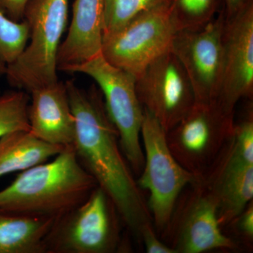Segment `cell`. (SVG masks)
Masks as SVG:
<instances>
[{"label": "cell", "instance_id": "1", "mask_svg": "<svg viewBox=\"0 0 253 253\" xmlns=\"http://www.w3.org/2000/svg\"><path fill=\"white\" fill-rule=\"evenodd\" d=\"M65 84L76 121L73 146L78 161L112 200L123 224L140 240L141 232L154 226L152 218L123 154L102 93L95 85L84 90L72 80Z\"/></svg>", "mask_w": 253, "mask_h": 253}, {"label": "cell", "instance_id": "2", "mask_svg": "<svg viewBox=\"0 0 253 253\" xmlns=\"http://www.w3.org/2000/svg\"><path fill=\"white\" fill-rule=\"evenodd\" d=\"M96 186L71 145L52 161L22 171L0 191V211L56 219L83 204Z\"/></svg>", "mask_w": 253, "mask_h": 253}, {"label": "cell", "instance_id": "3", "mask_svg": "<svg viewBox=\"0 0 253 253\" xmlns=\"http://www.w3.org/2000/svg\"><path fill=\"white\" fill-rule=\"evenodd\" d=\"M123 220L99 186L77 207L54 219L44 239V253H115L126 251Z\"/></svg>", "mask_w": 253, "mask_h": 253}, {"label": "cell", "instance_id": "4", "mask_svg": "<svg viewBox=\"0 0 253 253\" xmlns=\"http://www.w3.org/2000/svg\"><path fill=\"white\" fill-rule=\"evenodd\" d=\"M68 0H29L23 20L30 44L6 66L8 83L28 92L59 81L57 54L68 20Z\"/></svg>", "mask_w": 253, "mask_h": 253}, {"label": "cell", "instance_id": "5", "mask_svg": "<svg viewBox=\"0 0 253 253\" xmlns=\"http://www.w3.org/2000/svg\"><path fill=\"white\" fill-rule=\"evenodd\" d=\"M141 137L144 163L136 183L141 190L149 193L147 206L153 224L158 232L165 234L183 191L201 177L186 170L177 162L168 146L166 131L144 109Z\"/></svg>", "mask_w": 253, "mask_h": 253}, {"label": "cell", "instance_id": "6", "mask_svg": "<svg viewBox=\"0 0 253 253\" xmlns=\"http://www.w3.org/2000/svg\"><path fill=\"white\" fill-rule=\"evenodd\" d=\"M234 112L219 101L196 103L166 132L169 149L184 169L204 177L217 161L234 130Z\"/></svg>", "mask_w": 253, "mask_h": 253}, {"label": "cell", "instance_id": "7", "mask_svg": "<svg viewBox=\"0 0 253 253\" xmlns=\"http://www.w3.org/2000/svg\"><path fill=\"white\" fill-rule=\"evenodd\" d=\"M68 73H83L96 82L110 119L119 133L123 154L132 172L140 174L144 163L140 141L144 109L136 94V78L108 62L101 54L70 68Z\"/></svg>", "mask_w": 253, "mask_h": 253}, {"label": "cell", "instance_id": "8", "mask_svg": "<svg viewBox=\"0 0 253 253\" xmlns=\"http://www.w3.org/2000/svg\"><path fill=\"white\" fill-rule=\"evenodd\" d=\"M172 11L171 1L104 35L101 54L108 62L136 79L150 63L170 49L177 33Z\"/></svg>", "mask_w": 253, "mask_h": 253}, {"label": "cell", "instance_id": "9", "mask_svg": "<svg viewBox=\"0 0 253 253\" xmlns=\"http://www.w3.org/2000/svg\"><path fill=\"white\" fill-rule=\"evenodd\" d=\"M225 12L219 13L205 27L176 33L170 50L189 78L195 102L217 101L220 91L224 58Z\"/></svg>", "mask_w": 253, "mask_h": 253}, {"label": "cell", "instance_id": "10", "mask_svg": "<svg viewBox=\"0 0 253 253\" xmlns=\"http://www.w3.org/2000/svg\"><path fill=\"white\" fill-rule=\"evenodd\" d=\"M190 191L173 212L164 234L171 238L176 253H201L213 250L237 249L234 240L223 234L217 204L202 179L189 186Z\"/></svg>", "mask_w": 253, "mask_h": 253}, {"label": "cell", "instance_id": "11", "mask_svg": "<svg viewBox=\"0 0 253 253\" xmlns=\"http://www.w3.org/2000/svg\"><path fill=\"white\" fill-rule=\"evenodd\" d=\"M143 109L167 132L195 104L192 86L182 65L170 49L150 63L136 79Z\"/></svg>", "mask_w": 253, "mask_h": 253}, {"label": "cell", "instance_id": "12", "mask_svg": "<svg viewBox=\"0 0 253 253\" xmlns=\"http://www.w3.org/2000/svg\"><path fill=\"white\" fill-rule=\"evenodd\" d=\"M224 58L220 91L217 101L235 112L243 98L253 93V2L230 17L224 24Z\"/></svg>", "mask_w": 253, "mask_h": 253}, {"label": "cell", "instance_id": "13", "mask_svg": "<svg viewBox=\"0 0 253 253\" xmlns=\"http://www.w3.org/2000/svg\"><path fill=\"white\" fill-rule=\"evenodd\" d=\"M31 94L28 118L32 134L48 144L63 147L73 145L76 121L66 84L57 81Z\"/></svg>", "mask_w": 253, "mask_h": 253}, {"label": "cell", "instance_id": "14", "mask_svg": "<svg viewBox=\"0 0 253 253\" xmlns=\"http://www.w3.org/2000/svg\"><path fill=\"white\" fill-rule=\"evenodd\" d=\"M104 0H76L69 31L57 54V68H70L101 54L104 34Z\"/></svg>", "mask_w": 253, "mask_h": 253}, {"label": "cell", "instance_id": "15", "mask_svg": "<svg viewBox=\"0 0 253 253\" xmlns=\"http://www.w3.org/2000/svg\"><path fill=\"white\" fill-rule=\"evenodd\" d=\"M202 179L217 202L221 228L229 225L253 201V166L215 169Z\"/></svg>", "mask_w": 253, "mask_h": 253}, {"label": "cell", "instance_id": "16", "mask_svg": "<svg viewBox=\"0 0 253 253\" xmlns=\"http://www.w3.org/2000/svg\"><path fill=\"white\" fill-rule=\"evenodd\" d=\"M64 148L48 144L30 130L8 133L0 138V177L45 163Z\"/></svg>", "mask_w": 253, "mask_h": 253}, {"label": "cell", "instance_id": "17", "mask_svg": "<svg viewBox=\"0 0 253 253\" xmlns=\"http://www.w3.org/2000/svg\"><path fill=\"white\" fill-rule=\"evenodd\" d=\"M54 221L0 211V253H44V239Z\"/></svg>", "mask_w": 253, "mask_h": 253}, {"label": "cell", "instance_id": "18", "mask_svg": "<svg viewBox=\"0 0 253 253\" xmlns=\"http://www.w3.org/2000/svg\"><path fill=\"white\" fill-rule=\"evenodd\" d=\"M253 166V113L234 124V130L212 169H237Z\"/></svg>", "mask_w": 253, "mask_h": 253}, {"label": "cell", "instance_id": "19", "mask_svg": "<svg viewBox=\"0 0 253 253\" xmlns=\"http://www.w3.org/2000/svg\"><path fill=\"white\" fill-rule=\"evenodd\" d=\"M217 0H172V15L176 31H196L215 17Z\"/></svg>", "mask_w": 253, "mask_h": 253}, {"label": "cell", "instance_id": "20", "mask_svg": "<svg viewBox=\"0 0 253 253\" xmlns=\"http://www.w3.org/2000/svg\"><path fill=\"white\" fill-rule=\"evenodd\" d=\"M172 0H104V34L118 31L136 16Z\"/></svg>", "mask_w": 253, "mask_h": 253}, {"label": "cell", "instance_id": "21", "mask_svg": "<svg viewBox=\"0 0 253 253\" xmlns=\"http://www.w3.org/2000/svg\"><path fill=\"white\" fill-rule=\"evenodd\" d=\"M30 96L23 91H11L0 96V138L17 130H30L28 108Z\"/></svg>", "mask_w": 253, "mask_h": 253}, {"label": "cell", "instance_id": "22", "mask_svg": "<svg viewBox=\"0 0 253 253\" xmlns=\"http://www.w3.org/2000/svg\"><path fill=\"white\" fill-rule=\"evenodd\" d=\"M29 40L26 21L15 22L0 11V62L6 66L17 60Z\"/></svg>", "mask_w": 253, "mask_h": 253}, {"label": "cell", "instance_id": "23", "mask_svg": "<svg viewBox=\"0 0 253 253\" xmlns=\"http://www.w3.org/2000/svg\"><path fill=\"white\" fill-rule=\"evenodd\" d=\"M234 226L236 234L248 243L253 239V204L251 201L243 212L240 213L229 225Z\"/></svg>", "mask_w": 253, "mask_h": 253}, {"label": "cell", "instance_id": "24", "mask_svg": "<svg viewBox=\"0 0 253 253\" xmlns=\"http://www.w3.org/2000/svg\"><path fill=\"white\" fill-rule=\"evenodd\" d=\"M140 240L147 253H176L172 248L158 238L154 226L146 228L141 232Z\"/></svg>", "mask_w": 253, "mask_h": 253}, {"label": "cell", "instance_id": "25", "mask_svg": "<svg viewBox=\"0 0 253 253\" xmlns=\"http://www.w3.org/2000/svg\"><path fill=\"white\" fill-rule=\"evenodd\" d=\"M29 0H0V11L15 22L23 20L25 9Z\"/></svg>", "mask_w": 253, "mask_h": 253}, {"label": "cell", "instance_id": "26", "mask_svg": "<svg viewBox=\"0 0 253 253\" xmlns=\"http://www.w3.org/2000/svg\"><path fill=\"white\" fill-rule=\"evenodd\" d=\"M224 1L226 5V9L224 11L226 17H230L244 9L245 6L252 0H224Z\"/></svg>", "mask_w": 253, "mask_h": 253}, {"label": "cell", "instance_id": "27", "mask_svg": "<svg viewBox=\"0 0 253 253\" xmlns=\"http://www.w3.org/2000/svg\"><path fill=\"white\" fill-rule=\"evenodd\" d=\"M6 66L4 63L0 62V76L5 75L6 73Z\"/></svg>", "mask_w": 253, "mask_h": 253}]
</instances>
